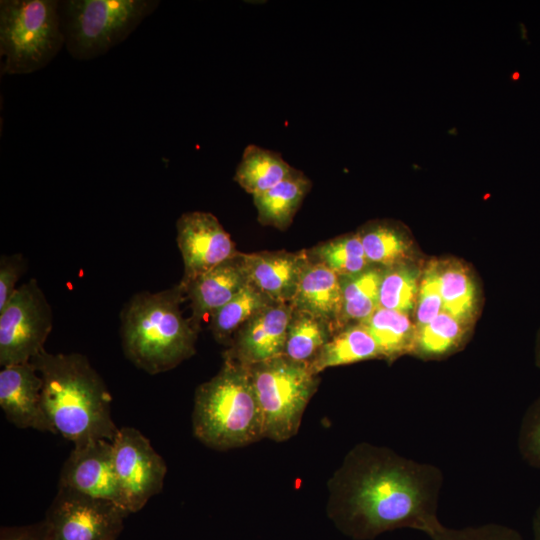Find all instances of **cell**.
<instances>
[{"label": "cell", "mask_w": 540, "mask_h": 540, "mask_svg": "<svg viewBox=\"0 0 540 540\" xmlns=\"http://www.w3.org/2000/svg\"><path fill=\"white\" fill-rule=\"evenodd\" d=\"M158 0H61L65 48L78 61L98 58L122 43L158 7Z\"/></svg>", "instance_id": "obj_6"}, {"label": "cell", "mask_w": 540, "mask_h": 540, "mask_svg": "<svg viewBox=\"0 0 540 540\" xmlns=\"http://www.w3.org/2000/svg\"><path fill=\"white\" fill-rule=\"evenodd\" d=\"M52 309L36 279L16 289L0 310V365L28 363L44 350Z\"/></svg>", "instance_id": "obj_8"}, {"label": "cell", "mask_w": 540, "mask_h": 540, "mask_svg": "<svg viewBox=\"0 0 540 540\" xmlns=\"http://www.w3.org/2000/svg\"><path fill=\"white\" fill-rule=\"evenodd\" d=\"M43 380L32 363L5 366L0 371V407L14 426L56 433L43 406Z\"/></svg>", "instance_id": "obj_14"}, {"label": "cell", "mask_w": 540, "mask_h": 540, "mask_svg": "<svg viewBox=\"0 0 540 540\" xmlns=\"http://www.w3.org/2000/svg\"><path fill=\"white\" fill-rule=\"evenodd\" d=\"M310 189V179L294 168L291 174L276 186L253 196L258 221L263 225L285 230Z\"/></svg>", "instance_id": "obj_18"}, {"label": "cell", "mask_w": 540, "mask_h": 540, "mask_svg": "<svg viewBox=\"0 0 540 540\" xmlns=\"http://www.w3.org/2000/svg\"><path fill=\"white\" fill-rule=\"evenodd\" d=\"M340 277H353L369 268L359 233L337 237L316 246L309 252Z\"/></svg>", "instance_id": "obj_26"}, {"label": "cell", "mask_w": 540, "mask_h": 540, "mask_svg": "<svg viewBox=\"0 0 540 540\" xmlns=\"http://www.w3.org/2000/svg\"><path fill=\"white\" fill-rule=\"evenodd\" d=\"M536 358H537V364L540 366V339L537 346Z\"/></svg>", "instance_id": "obj_36"}, {"label": "cell", "mask_w": 540, "mask_h": 540, "mask_svg": "<svg viewBox=\"0 0 540 540\" xmlns=\"http://www.w3.org/2000/svg\"><path fill=\"white\" fill-rule=\"evenodd\" d=\"M429 537L431 540H523L514 528L496 523L464 528H449L441 524Z\"/></svg>", "instance_id": "obj_30"}, {"label": "cell", "mask_w": 540, "mask_h": 540, "mask_svg": "<svg viewBox=\"0 0 540 540\" xmlns=\"http://www.w3.org/2000/svg\"><path fill=\"white\" fill-rule=\"evenodd\" d=\"M185 290L180 284L141 292L122 314V345L126 357L149 374L171 370L195 353L198 331L180 309Z\"/></svg>", "instance_id": "obj_3"}, {"label": "cell", "mask_w": 540, "mask_h": 540, "mask_svg": "<svg viewBox=\"0 0 540 540\" xmlns=\"http://www.w3.org/2000/svg\"><path fill=\"white\" fill-rule=\"evenodd\" d=\"M463 322L442 311L417 329L415 350L424 358H439L456 350L463 338Z\"/></svg>", "instance_id": "obj_28"}, {"label": "cell", "mask_w": 540, "mask_h": 540, "mask_svg": "<svg viewBox=\"0 0 540 540\" xmlns=\"http://www.w3.org/2000/svg\"><path fill=\"white\" fill-rule=\"evenodd\" d=\"M358 233L370 263L393 267L399 265L409 254L408 238L401 229L390 223H370Z\"/></svg>", "instance_id": "obj_25"}, {"label": "cell", "mask_w": 540, "mask_h": 540, "mask_svg": "<svg viewBox=\"0 0 540 540\" xmlns=\"http://www.w3.org/2000/svg\"><path fill=\"white\" fill-rule=\"evenodd\" d=\"M246 367L261 413L262 438L283 442L295 436L317 391L318 375L283 355Z\"/></svg>", "instance_id": "obj_7"}, {"label": "cell", "mask_w": 540, "mask_h": 540, "mask_svg": "<svg viewBox=\"0 0 540 540\" xmlns=\"http://www.w3.org/2000/svg\"><path fill=\"white\" fill-rule=\"evenodd\" d=\"M293 170L279 152L250 144L243 150L234 180L254 196L276 186Z\"/></svg>", "instance_id": "obj_20"}, {"label": "cell", "mask_w": 540, "mask_h": 540, "mask_svg": "<svg viewBox=\"0 0 540 540\" xmlns=\"http://www.w3.org/2000/svg\"><path fill=\"white\" fill-rule=\"evenodd\" d=\"M193 432L216 450L244 447L262 438V418L248 368L224 358L219 372L195 391Z\"/></svg>", "instance_id": "obj_4"}, {"label": "cell", "mask_w": 540, "mask_h": 540, "mask_svg": "<svg viewBox=\"0 0 540 540\" xmlns=\"http://www.w3.org/2000/svg\"><path fill=\"white\" fill-rule=\"evenodd\" d=\"M291 304L294 309L327 322L336 333L340 330L342 305L340 276L325 264L311 258L302 273Z\"/></svg>", "instance_id": "obj_17"}, {"label": "cell", "mask_w": 540, "mask_h": 540, "mask_svg": "<svg viewBox=\"0 0 540 540\" xmlns=\"http://www.w3.org/2000/svg\"><path fill=\"white\" fill-rule=\"evenodd\" d=\"M58 0L0 1V73L45 68L65 47Z\"/></svg>", "instance_id": "obj_5"}, {"label": "cell", "mask_w": 540, "mask_h": 540, "mask_svg": "<svg viewBox=\"0 0 540 540\" xmlns=\"http://www.w3.org/2000/svg\"><path fill=\"white\" fill-rule=\"evenodd\" d=\"M177 244L184 262L180 285L192 281L239 252L230 235L212 213H183L176 223Z\"/></svg>", "instance_id": "obj_11"}, {"label": "cell", "mask_w": 540, "mask_h": 540, "mask_svg": "<svg viewBox=\"0 0 540 540\" xmlns=\"http://www.w3.org/2000/svg\"><path fill=\"white\" fill-rule=\"evenodd\" d=\"M128 514L112 502L58 487L45 516L49 540H117Z\"/></svg>", "instance_id": "obj_9"}, {"label": "cell", "mask_w": 540, "mask_h": 540, "mask_svg": "<svg viewBox=\"0 0 540 540\" xmlns=\"http://www.w3.org/2000/svg\"><path fill=\"white\" fill-rule=\"evenodd\" d=\"M333 334L327 322L294 309L287 330L283 356L309 366Z\"/></svg>", "instance_id": "obj_24"}, {"label": "cell", "mask_w": 540, "mask_h": 540, "mask_svg": "<svg viewBox=\"0 0 540 540\" xmlns=\"http://www.w3.org/2000/svg\"><path fill=\"white\" fill-rule=\"evenodd\" d=\"M310 260V254L305 250L243 253L249 282L278 303H291Z\"/></svg>", "instance_id": "obj_15"}, {"label": "cell", "mask_w": 540, "mask_h": 540, "mask_svg": "<svg viewBox=\"0 0 540 540\" xmlns=\"http://www.w3.org/2000/svg\"><path fill=\"white\" fill-rule=\"evenodd\" d=\"M274 303L248 282L244 288L210 317V328L217 342L230 345L236 332L268 305Z\"/></svg>", "instance_id": "obj_22"}, {"label": "cell", "mask_w": 540, "mask_h": 540, "mask_svg": "<svg viewBox=\"0 0 540 540\" xmlns=\"http://www.w3.org/2000/svg\"><path fill=\"white\" fill-rule=\"evenodd\" d=\"M382 270L368 268L353 277H340L342 305L340 329L350 322L362 323L379 308V288Z\"/></svg>", "instance_id": "obj_23"}, {"label": "cell", "mask_w": 540, "mask_h": 540, "mask_svg": "<svg viewBox=\"0 0 540 540\" xmlns=\"http://www.w3.org/2000/svg\"><path fill=\"white\" fill-rule=\"evenodd\" d=\"M30 363L42 377L43 406L56 433L74 446L113 441L119 428L112 419V398L86 356L43 350Z\"/></svg>", "instance_id": "obj_2"}, {"label": "cell", "mask_w": 540, "mask_h": 540, "mask_svg": "<svg viewBox=\"0 0 540 540\" xmlns=\"http://www.w3.org/2000/svg\"><path fill=\"white\" fill-rule=\"evenodd\" d=\"M533 539L540 540V506L536 509L532 520Z\"/></svg>", "instance_id": "obj_35"}, {"label": "cell", "mask_w": 540, "mask_h": 540, "mask_svg": "<svg viewBox=\"0 0 540 540\" xmlns=\"http://www.w3.org/2000/svg\"><path fill=\"white\" fill-rule=\"evenodd\" d=\"M293 311L291 303L268 305L236 332L224 358L250 366L282 356Z\"/></svg>", "instance_id": "obj_13"}, {"label": "cell", "mask_w": 540, "mask_h": 540, "mask_svg": "<svg viewBox=\"0 0 540 540\" xmlns=\"http://www.w3.org/2000/svg\"><path fill=\"white\" fill-rule=\"evenodd\" d=\"M518 450L527 464L540 469V398L527 409L522 418Z\"/></svg>", "instance_id": "obj_32"}, {"label": "cell", "mask_w": 540, "mask_h": 540, "mask_svg": "<svg viewBox=\"0 0 540 540\" xmlns=\"http://www.w3.org/2000/svg\"><path fill=\"white\" fill-rule=\"evenodd\" d=\"M112 449L126 509L129 513L138 512L163 489L166 463L149 439L133 427L118 429Z\"/></svg>", "instance_id": "obj_10"}, {"label": "cell", "mask_w": 540, "mask_h": 540, "mask_svg": "<svg viewBox=\"0 0 540 540\" xmlns=\"http://www.w3.org/2000/svg\"><path fill=\"white\" fill-rule=\"evenodd\" d=\"M361 324L375 339L381 358L393 360L415 350L417 327L407 313L379 307Z\"/></svg>", "instance_id": "obj_21"}, {"label": "cell", "mask_w": 540, "mask_h": 540, "mask_svg": "<svg viewBox=\"0 0 540 540\" xmlns=\"http://www.w3.org/2000/svg\"><path fill=\"white\" fill-rule=\"evenodd\" d=\"M418 277L406 266L396 265L383 272L379 288V307L409 313L415 306Z\"/></svg>", "instance_id": "obj_29"}, {"label": "cell", "mask_w": 540, "mask_h": 540, "mask_svg": "<svg viewBox=\"0 0 540 540\" xmlns=\"http://www.w3.org/2000/svg\"><path fill=\"white\" fill-rule=\"evenodd\" d=\"M443 311L461 322L468 320L475 308L476 291L468 271L458 263L438 267Z\"/></svg>", "instance_id": "obj_27"}, {"label": "cell", "mask_w": 540, "mask_h": 540, "mask_svg": "<svg viewBox=\"0 0 540 540\" xmlns=\"http://www.w3.org/2000/svg\"><path fill=\"white\" fill-rule=\"evenodd\" d=\"M443 311L440 293L438 266L431 264L419 283L416 301V319L421 328Z\"/></svg>", "instance_id": "obj_31"}, {"label": "cell", "mask_w": 540, "mask_h": 540, "mask_svg": "<svg viewBox=\"0 0 540 540\" xmlns=\"http://www.w3.org/2000/svg\"><path fill=\"white\" fill-rule=\"evenodd\" d=\"M58 487L127 510L114 468L111 441L100 439L74 446L61 468Z\"/></svg>", "instance_id": "obj_12"}, {"label": "cell", "mask_w": 540, "mask_h": 540, "mask_svg": "<svg viewBox=\"0 0 540 540\" xmlns=\"http://www.w3.org/2000/svg\"><path fill=\"white\" fill-rule=\"evenodd\" d=\"M25 270L22 254L2 255L0 259V310L8 303L18 287L16 284Z\"/></svg>", "instance_id": "obj_33"}, {"label": "cell", "mask_w": 540, "mask_h": 540, "mask_svg": "<svg viewBox=\"0 0 540 540\" xmlns=\"http://www.w3.org/2000/svg\"><path fill=\"white\" fill-rule=\"evenodd\" d=\"M375 358H381L379 347L369 330L358 323L334 333L309 364V368L318 375L330 367Z\"/></svg>", "instance_id": "obj_19"}, {"label": "cell", "mask_w": 540, "mask_h": 540, "mask_svg": "<svg viewBox=\"0 0 540 540\" xmlns=\"http://www.w3.org/2000/svg\"><path fill=\"white\" fill-rule=\"evenodd\" d=\"M442 483L435 465L360 443L329 481L327 510L337 527L357 540L402 528L429 536L442 524L437 516Z\"/></svg>", "instance_id": "obj_1"}, {"label": "cell", "mask_w": 540, "mask_h": 540, "mask_svg": "<svg viewBox=\"0 0 540 540\" xmlns=\"http://www.w3.org/2000/svg\"><path fill=\"white\" fill-rule=\"evenodd\" d=\"M0 540H49V526L43 520L22 526H5L0 530Z\"/></svg>", "instance_id": "obj_34"}, {"label": "cell", "mask_w": 540, "mask_h": 540, "mask_svg": "<svg viewBox=\"0 0 540 540\" xmlns=\"http://www.w3.org/2000/svg\"><path fill=\"white\" fill-rule=\"evenodd\" d=\"M249 282L243 253H238L196 278L184 290L191 302L190 322L198 331L203 318L211 316L235 297Z\"/></svg>", "instance_id": "obj_16"}]
</instances>
